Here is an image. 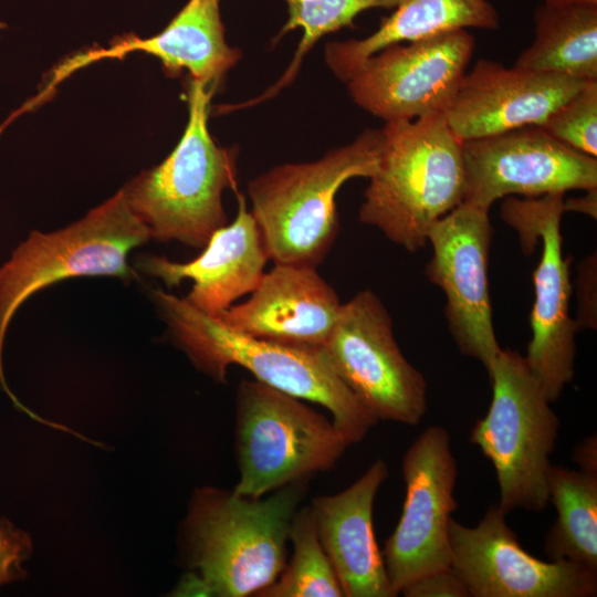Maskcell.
<instances>
[{
	"label": "cell",
	"mask_w": 597,
	"mask_h": 597,
	"mask_svg": "<svg viewBox=\"0 0 597 597\" xmlns=\"http://www.w3.org/2000/svg\"><path fill=\"white\" fill-rule=\"evenodd\" d=\"M308 479L251 498L214 486L196 489L180 531V548L211 596L258 595L286 564L292 520Z\"/></svg>",
	"instance_id": "obj_1"
},
{
	"label": "cell",
	"mask_w": 597,
	"mask_h": 597,
	"mask_svg": "<svg viewBox=\"0 0 597 597\" xmlns=\"http://www.w3.org/2000/svg\"><path fill=\"white\" fill-rule=\"evenodd\" d=\"M473 49L468 30L392 44L365 60L345 83L358 106L385 122L444 113Z\"/></svg>",
	"instance_id": "obj_12"
},
{
	"label": "cell",
	"mask_w": 597,
	"mask_h": 597,
	"mask_svg": "<svg viewBox=\"0 0 597 597\" xmlns=\"http://www.w3.org/2000/svg\"><path fill=\"white\" fill-rule=\"evenodd\" d=\"M542 3L551 6H568V4H597V0H541Z\"/></svg>",
	"instance_id": "obj_33"
},
{
	"label": "cell",
	"mask_w": 597,
	"mask_h": 597,
	"mask_svg": "<svg viewBox=\"0 0 597 597\" xmlns=\"http://www.w3.org/2000/svg\"><path fill=\"white\" fill-rule=\"evenodd\" d=\"M219 2L189 0L154 36L142 39L128 34L113 41L108 48L75 54L54 69L42 94L49 95L54 85L83 66L103 59H122L135 51L158 57L171 75L187 70L192 80L217 88L224 74L241 57V52L224 40Z\"/></svg>",
	"instance_id": "obj_20"
},
{
	"label": "cell",
	"mask_w": 597,
	"mask_h": 597,
	"mask_svg": "<svg viewBox=\"0 0 597 597\" xmlns=\"http://www.w3.org/2000/svg\"><path fill=\"white\" fill-rule=\"evenodd\" d=\"M234 437L240 478L233 491L251 498L332 469L350 446L304 400L255 379L238 387Z\"/></svg>",
	"instance_id": "obj_8"
},
{
	"label": "cell",
	"mask_w": 597,
	"mask_h": 597,
	"mask_svg": "<svg viewBox=\"0 0 597 597\" xmlns=\"http://www.w3.org/2000/svg\"><path fill=\"white\" fill-rule=\"evenodd\" d=\"M289 541L293 545L290 563L276 580L259 597H345L337 574L325 553L311 507L298 509L292 520Z\"/></svg>",
	"instance_id": "obj_24"
},
{
	"label": "cell",
	"mask_w": 597,
	"mask_h": 597,
	"mask_svg": "<svg viewBox=\"0 0 597 597\" xmlns=\"http://www.w3.org/2000/svg\"><path fill=\"white\" fill-rule=\"evenodd\" d=\"M216 88L191 78L189 118L170 155L124 188L133 212L151 239L203 248L227 224L222 192L237 191V151L218 146L208 129L209 104Z\"/></svg>",
	"instance_id": "obj_5"
},
{
	"label": "cell",
	"mask_w": 597,
	"mask_h": 597,
	"mask_svg": "<svg viewBox=\"0 0 597 597\" xmlns=\"http://www.w3.org/2000/svg\"><path fill=\"white\" fill-rule=\"evenodd\" d=\"M289 19L280 35L296 28L303 36L280 81L259 100H265L287 85L295 76L304 55L323 35L352 25L354 18L370 8H394L399 0H285Z\"/></svg>",
	"instance_id": "obj_25"
},
{
	"label": "cell",
	"mask_w": 597,
	"mask_h": 597,
	"mask_svg": "<svg viewBox=\"0 0 597 597\" xmlns=\"http://www.w3.org/2000/svg\"><path fill=\"white\" fill-rule=\"evenodd\" d=\"M506 514L490 506L475 526L449 525L450 566L470 597H593L597 569L527 553Z\"/></svg>",
	"instance_id": "obj_13"
},
{
	"label": "cell",
	"mask_w": 597,
	"mask_h": 597,
	"mask_svg": "<svg viewBox=\"0 0 597 597\" xmlns=\"http://www.w3.org/2000/svg\"><path fill=\"white\" fill-rule=\"evenodd\" d=\"M492 232L489 210L462 202L431 227L432 256L425 270L446 295L444 313L460 353L479 360L488 375L502 349L488 277Z\"/></svg>",
	"instance_id": "obj_14"
},
{
	"label": "cell",
	"mask_w": 597,
	"mask_h": 597,
	"mask_svg": "<svg viewBox=\"0 0 597 597\" xmlns=\"http://www.w3.org/2000/svg\"><path fill=\"white\" fill-rule=\"evenodd\" d=\"M381 145V130L367 129L315 161L277 165L249 182L251 213L269 260L317 269L339 230V188L377 171Z\"/></svg>",
	"instance_id": "obj_4"
},
{
	"label": "cell",
	"mask_w": 597,
	"mask_h": 597,
	"mask_svg": "<svg viewBox=\"0 0 597 597\" xmlns=\"http://www.w3.org/2000/svg\"><path fill=\"white\" fill-rule=\"evenodd\" d=\"M377 420L417 426L428 409L425 376L401 353L381 300L363 290L342 304L320 350Z\"/></svg>",
	"instance_id": "obj_9"
},
{
	"label": "cell",
	"mask_w": 597,
	"mask_h": 597,
	"mask_svg": "<svg viewBox=\"0 0 597 597\" xmlns=\"http://www.w3.org/2000/svg\"><path fill=\"white\" fill-rule=\"evenodd\" d=\"M573 461L578 464V470L597 473L596 434L587 437L576 446L573 452Z\"/></svg>",
	"instance_id": "obj_30"
},
{
	"label": "cell",
	"mask_w": 597,
	"mask_h": 597,
	"mask_svg": "<svg viewBox=\"0 0 597 597\" xmlns=\"http://www.w3.org/2000/svg\"><path fill=\"white\" fill-rule=\"evenodd\" d=\"M552 137L585 155L597 156V80L585 81L541 126Z\"/></svg>",
	"instance_id": "obj_26"
},
{
	"label": "cell",
	"mask_w": 597,
	"mask_h": 597,
	"mask_svg": "<svg viewBox=\"0 0 597 597\" xmlns=\"http://www.w3.org/2000/svg\"><path fill=\"white\" fill-rule=\"evenodd\" d=\"M31 554L30 535L7 517H0V587L27 577L22 565Z\"/></svg>",
	"instance_id": "obj_27"
},
{
	"label": "cell",
	"mask_w": 597,
	"mask_h": 597,
	"mask_svg": "<svg viewBox=\"0 0 597 597\" xmlns=\"http://www.w3.org/2000/svg\"><path fill=\"white\" fill-rule=\"evenodd\" d=\"M151 239L130 209L123 188L72 224L44 233L32 231L0 265V387L21 411L27 407L9 388L3 369L7 331L18 308L35 292L74 276L138 279L128 253Z\"/></svg>",
	"instance_id": "obj_6"
},
{
	"label": "cell",
	"mask_w": 597,
	"mask_h": 597,
	"mask_svg": "<svg viewBox=\"0 0 597 597\" xmlns=\"http://www.w3.org/2000/svg\"><path fill=\"white\" fill-rule=\"evenodd\" d=\"M238 212L230 224L213 232L199 256L175 262L164 256L145 255L138 268L171 287L191 280L186 301L210 316H218L249 295L259 284L269 261L258 224L247 208L245 198L235 191Z\"/></svg>",
	"instance_id": "obj_18"
},
{
	"label": "cell",
	"mask_w": 597,
	"mask_h": 597,
	"mask_svg": "<svg viewBox=\"0 0 597 597\" xmlns=\"http://www.w3.org/2000/svg\"><path fill=\"white\" fill-rule=\"evenodd\" d=\"M150 296L166 322L172 342L191 363L218 383L232 365L255 380L304 401L326 408L349 444L360 442L378 421L339 379L321 352L258 339L224 325L161 289Z\"/></svg>",
	"instance_id": "obj_2"
},
{
	"label": "cell",
	"mask_w": 597,
	"mask_h": 597,
	"mask_svg": "<svg viewBox=\"0 0 597 597\" xmlns=\"http://www.w3.org/2000/svg\"><path fill=\"white\" fill-rule=\"evenodd\" d=\"M584 82L481 59L463 75L443 115L460 142L542 126Z\"/></svg>",
	"instance_id": "obj_16"
},
{
	"label": "cell",
	"mask_w": 597,
	"mask_h": 597,
	"mask_svg": "<svg viewBox=\"0 0 597 597\" xmlns=\"http://www.w3.org/2000/svg\"><path fill=\"white\" fill-rule=\"evenodd\" d=\"M499 23L488 0H399L395 12L369 36L328 43L325 61L346 82L365 60L389 45L469 28L494 30Z\"/></svg>",
	"instance_id": "obj_21"
},
{
	"label": "cell",
	"mask_w": 597,
	"mask_h": 597,
	"mask_svg": "<svg viewBox=\"0 0 597 597\" xmlns=\"http://www.w3.org/2000/svg\"><path fill=\"white\" fill-rule=\"evenodd\" d=\"M535 38L514 66L597 80V4L542 3L534 14Z\"/></svg>",
	"instance_id": "obj_22"
},
{
	"label": "cell",
	"mask_w": 597,
	"mask_h": 597,
	"mask_svg": "<svg viewBox=\"0 0 597 597\" xmlns=\"http://www.w3.org/2000/svg\"><path fill=\"white\" fill-rule=\"evenodd\" d=\"M406 597H468L469 593L455 570L449 566L426 574L401 590Z\"/></svg>",
	"instance_id": "obj_28"
},
{
	"label": "cell",
	"mask_w": 597,
	"mask_h": 597,
	"mask_svg": "<svg viewBox=\"0 0 597 597\" xmlns=\"http://www.w3.org/2000/svg\"><path fill=\"white\" fill-rule=\"evenodd\" d=\"M377 171L359 208L360 222L416 252L431 227L464 200L462 142L443 113L386 122Z\"/></svg>",
	"instance_id": "obj_3"
},
{
	"label": "cell",
	"mask_w": 597,
	"mask_h": 597,
	"mask_svg": "<svg viewBox=\"0 0 597 597\" xmlns=\"http://www.w3.org/2000/svg\"><path fill=\"white\" fill-rule=\"evenodd\" d=\"M388 476L375 460L348 488L314 498L310 504L320 542L341 582L345 597H395L373 522L376 495Z\"/></svg>",
	"instance_id": "obj_19"
},
{
	"label": "cell",
	"mask_w": 597,
	"mask_h": 597,
	"mask_svg": "<svg viewBox=\"0 0 597 597\" xmlns=\"http://www.w3.org/2000/svg\"><path fill=\"white\" fill-rule=\"evenodd\" d=\"M401 469L402 511L381 551L397 595L412 580L450 566L449 525L458 507V467L448 430L427 427L406 450Z\"/></svg>",
	"instance_id": "obj_11"
},
{
	"label": "cell",
	"mask_w": 597,
	"mask_h": 597,
	"mask_svg": "<svg viewBox=\"0 0 597 597\" xmlns=\"http://www.w3.org/2000/svg\"><path fill=\"white\" fill-rule=\"evenodd\" d=\"M463 202L490 210L511 195L540 197L597 188V159L552 137L538 125L462 142Z\"/></svg>",
	"instance_id": "obj_15"
},
{
	"label": "cell",
	"mask_w": 597,
	"mask_h": 597,
	"mask_svg": "<svg viewBox=\"0 0 597 597\" xmlns=\"http://www.w3.org/2000/svg\"><path fill=\"white\" fill-rule=\"evenodd\" d=\"M342 303L316 268L274 264L249 298L217 317L241 334L265 342L320 352L337 321Z\"/></svg>",
	"instance_id": "obj_17"
},
{
	"label": "cell",
	"mask_w": 597,
	"mask_h": 597,
	"mask_svg": "<svg viewBox=\"0 0 597 597\" xmlns=\"http://www.w3.org/2000/svg\"><path fill=\"white\" fill-rule=\"evenodd\" d=\"M564 197V192L510 197L501 206L502 219L519 232L523 247L534 248L542 239L541 260L533 272L532 338L524 357L551 402L574 378L578 329L569 314L573 289L562 247Z\"/></svg>",
	"instance_id": "obj_10"
},
{
	"label": "cell",
	"mask_w": 597,
	"mask_h": 597,
	"mask_svg": "<svg viewBox=\"0 0 597 597\" xmlns=\"http://www.w3.org/2000/svg\"><path fill=\"white\" fill-rule=\"evenodd\" d=\"M547 485L557 516L545 535L546 556L597 569V473L552 464Z\"/></svg>",
	"instance_id": "obj_23"
},
{
	"label": "cell",
	"mask_w": 597,
	"mask_h": 597,
	"mask_svg": "<svg viewBox=\"0 0 597 597\" xmlns=\"http://www.w3.org/2000/svg\"><path fill=\"white\" fill-rule=\"evenodd\" d=\"M492 400L470 433L493 464L500 489L498 506L540 512L549 503L548 472L559 419L516 350L501 349L489 374Z\"/></svg>",
	"instance_id": "obj_7"
},
{
	"label": "cell",
	"mask_w": 597,
	"mask_h": 597,
	"mask_svg": "<svg viewBox=\"0 0 597 597\" xmlns=\"http://www.w3.org/2000/svg\"><path fill=\"white\" fill-rule=\"evenodd\" d=\"M564 209L567 211H577L588 214L596 219L597 213V188L586 190L582 197L564 200Z\"/></svg>",
	"instance_id": "obj_31"
},
{
	"label": "cell",
	"mask_w": 597,
	"mask_h": 597,
	"mask_svg": "<svg viewBox=\"0 0 597 597\" xmlns=\"http://www.w3.org/2000/svg\"><path fill=\"white\" fill-rule=\"evenodd\" d=\"M177 596H211L209 588L197 573L186 575L175 590Z\"/></svg>",
	"instance_id": "obj_32"
},
{
	"label": "cell",
	"mask_w": 597,
	"mask_h": 597,
	"mask_svg": "<svg viewBox=\"0 0 597 597\" xmlns=\"http://www.w3.org/2000/svg\"><path fill=\"white\" fill-rule=\"evenodd\" d=\"M596 254L589 255L578 266L577 296L578 317L576 321L578 328H596Z\"/></svg>",
	"instance_id": "obj_29"
}]
</instances>
